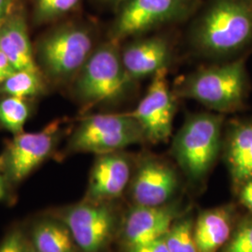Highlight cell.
<instances>
[{"mask_svg":"<svg viewBox=\"0 0 252 252\" xmlns=\"http://www.w3.org/2000/svg\"><path fill=\"white\" fill-rule=\"evenodd\" d=\"M192 51L204 58L222 59L252 40V0H208L188 30Z\"/></svg>","mask_w":252,"mask_h":252,"instance_id":"obj_1","label":"cell"},{"mask_svg":"<svg viewBox=\"0 0 252 252\" xmlns=\"http://www.w3.org/2000/svg\"><path fill=\"white\" fill-rule=\"evenodd\" d=\"M69 87L85 115L93 108L116 107L135 98L139 81L126 71L121 44L107 39L95 47Z\"/></svg>","mask_w":252,"mask_h":252,"instance_id":"obj_2","label":"cell"},{"mask_svg":"<svg viewBox=\"0 0 252 252\" xmlns=\"http://www.w3.org/2000/svg\"><path fill=\"white\" fill-rule=\"evenodd\" d=\"M94 28L67 22L46 32L34 45L36 64L46 81L69 86L98 45Z\"/></svg>","mask_w":252,"mask_h":252,"instance_id":"obj_3","label":"cell"},{"mask_svg":"<svg viewBox=\"0 0 252 252\" xmlns=\"http://www.w3.org/2000/svg\"><path fill=\"white\" fill-rule=\"evenodd\" d=\"M245 58L202 66L178 79L173 91L179 99L197 101L220 114L239 110L248 94Z\"/></svg>","mask_w":252,"mask_h":252,"instance_id":"obj_4","label":"cell"},{"mask_svg":"<svg viewBox=\"0 0 252 252\" xmlns=\"http://www.w3.org/2000/svg\"><path fill=\"white\" fill-rule=\"evenodd\" d=\"M224 115L212 111L191 113L172 144V153L189 180L199 181L212 168L220 153Z\"/></svg>","mask_w":252,"mask_h":252,"instance_id":"obj_5","label":"cell"},{"mask_svg":"<svg viewBox=\"0 0 252 252\" xmlns=\"http://www.w3.org/2000/svg\"><path fill=\"white\" fill-rule=\"evenodd\" d=\"M203 0H125L108 31V39L122 43L160 27L186 22L197 13Z\"/></svg>","mask_w":252,"mask_h":252,"instance_id":"obj_6","label":"cell"},{"mask_svg":"<svg viewBox=\"0 0 252 252\" xmlns=\"http://www.w3.org/2000/svg\"><path fill=\"white\" fill-rule=\"evenodd\" d=\"M143 141L141 127L128 111L95 113L81 117L68 138L65 153H116Z\"/></svg>","mask_w":252,"mask_h":252,"instance_id":"obj_7","label":"cell"},{"mask_svg":"<svg viewBox=\"0 0 252 252\" xmlns=\"http://www.w3.org/2000/svg\"><path fill=\"white\" fill-rule=\"evenodd\" d=\"M62 136L60 121L37 132L13 135L0 155V173L9 184L22 182L54 154Z\"/></svg>","mask_w":252,"mask_h":252,"instance_id":"obj_8","label":"cell"},{"mask_svg":"<svg viewBox=\"0 0 252 252\" xmlns=\"http://www.w3.org/2000/svg\"><path fill=\"white\" fill-rule=\"evenodd\" d=\"M168 70H162L152 78L144 96L135 109L128 113L135 119L144 133L146 141L165 142L171 136L178 100L167 81Z\"/></svg>","mask_w":252,"mask_h":252,"instance_id":"obj_9","label":"cell"},{"mask_svg":"<svg viewBox=\"0 0 252 252\" xmlns=\"http://www.w3.org/2000/svg\"><path fill=\"white\" fill-rule=\"evenodd\" d=\"M126 41L121 46V57L126 71L135 81L169 70L175 62V46L164 35H143Z\"/></svg>","mask_w":252,"mask_h":252,"instance_id":"obj_10","label":"cell"},{"mask_svg":"<svg viewBox=\"0 0 252 252\" xmlns=\"http://www.w3.org/2000/svg\"><path fill=\"white\" fill-rule=\"evenodd\" d=\"M61 217L74 242L83 252H99L113 231V214L100 203L76 205L65 209Z\"/></svg>","mask_w":252,"mask_h":252,"instance_id":"obj_11","label":"cell"},{"mask_svg":"<svg viewBox=\"0 0 252 252\" xmlns=\"http://www.w3.org/2000/svg\"><path fill=\"white\" fill-rule=\"evenodd\" d=\"M178 186V176L168 163L157 158L141 159L132 183L136 203L145 207H158L170 198Z\"/></svg>","mask_w":252,"mask_h":252,"instance_id":"obj_12","label":"cell"},{"mask_svg":"<svg viewBox=\"0 0 252 252\" xmlns=\"http://www.w3.org/2000/svg\"><path fill=\"white\" fill-rule=\"evenodd\" d=\"M131 177V162L120 152L97 155L92 167L87 189L91 203L119 196Z\"/></svg>","mask_w":252,"mask_h":252,"instance_id":"obj_13","label":"cell"},{"mask_svg":"<svg viewBox=\"0 0 252 252\" xmlns=\"http://www.w3.org/2000/svg\"><path fill=\"white\" fill-rule=\"evenodd\" d=\"M0 51L15 70L40 72L36 64L27 20L21 11H13L0 24ZM41 73V72H40Z\"/></svg>","mask_w":252,"mask_h":252,"instance_id":"obj_14","label":"cell"},{"mask_svg":"<svg viewBox=\"0 0 252 252\" xmlns=\"http://www.w3.org/2000/svg\"><path fill=\"white\" fill-rule=\"evenodd\" d=\"M174 214L164 207L138 206L133 209L125 225V238L129 247L149 243L164 237L171 229Z\"/></svg>","mask_w":252,"mask_h":252,"instance_id":"obj_15","label":"cell"},{"mask_svg":"<svg viewBox=\"0 0 252 252\" xmlns=\"http://www.w3.org/2000/svg\"><path fill=\"white\" fill-rule=\"evenodd\" d=\"M227 162L234 180H252V122H234L229 128Z\"/></svg>","mask_w":252,"mask_h":252,"instance_id":"obj_16","label":"cell"},{"mask_svg":"<svg viewBox=\"0 0 252 252\" xmlns=\"http://www.w3.org/2000/svg\"><path fill=\"white\" fill-rule=\"evenodd\" d=\"M228 214L222 209L202 214L193 230L198 252H216L230 236Z\"/></svg>","mask_w":252,"mask_h":252,"instance_id":"obj_17","label":"cell"},{"mask_svg":"<svg viewBox=\"0 0 252 252\" xmlns=\"http://www.w3.org/2000/svg\"><path fill=\"white\" fill-rule=\"evenodd\" d=\"M34 248L38 252H74V240L64 224L44 220L32 232Z\"/></svg>","mask_w":252,"mask_h":252,"instance_id":"obj_18","label":"cell"},{"mask_svg":"<svg viewBox=\"0 0 252 252\" xmlns=\"http://www.w3.org/2000/svg\"><path fill=\"white\" fill-rule=\"evenodd\" d=\"M48 81L40 72L32 70H16L0 85L2 95L31 99L45 94Z\"/></svg>","mask_w":252,"mask_h":252,"instance_id":"obj_19","label":"cell"},{"mask_svg":"<svg viewBox=\"0 0 252 252\" xmlns=\"http://www.w3.org/2000/svg\"><path fill=\"white\" fill-rule=\"evenodd\" d=\"M31 115L28 99L10 95L0 98V127L13 135L21 134Z\"/></svg>","mask_w":252,"mask_h":252,"instance_id":"obj_20","label":"cell"},{"mask_svg":"<svg viewBox=\"0 0 252 252\" xmlns=\"http://www.w3.org/2000/svg\"><path fill=\"white\" fill-rule=\"evenodd\" d=\"M81 0H33V22L35 25L48 24L73 12Z\"/></svg>","mask_w":252,"mask_h":252,"instance_id":"obj_21","label":"cell"},{"mask_svg":"<svg viewBox=\"0 0 252 252\" xmlns=\"http://www.w3.org/2000/svg\"><path fill=\"white\" fill-rule=\"evenodd\" d=\"M164 239L170 252H198L189 220L174 226L164 236Z\"/></svg>","mask_w":252,"mask_h":252,"instance_id":"obj_22","label":"cell"},{"mask_svg":"<svg viewBox=\"0 0 252 252\" xmlns=\"http://www.w3.org/2000/svg\"><path fill=\"white\" fill-rule=\"evenodd\" d=\"M226 252H252V222L243 226L236 233Z\"/></svg>","mask_w":252,"mask_h":252,"instance_id":"obj_23","label":"cell"},{"mask_svg":"<svg viewBox=\"0 0 252 252\" xmlns=\"http://www.w3.org/2000/svg\"><path fill=\"white\" fill-rule=\"evenodd\" d=\"M0 252H26L23 235L19 231H12L0 243Z\"/></svg>","mask_w":252,"mask_h":252,"instance_id":"obj_24","label":"cell"},{"mask_svg":"<svg viewBox=\"0 0 252 252\" xmlns=\"http://www.w3.org/2000/svg\"><path fill=\"white\" fill-rule=\"evenodd\" d=\"M129 252H170L164 237L159 238L149 243L135 245L129 247Z\"/></svg>","mask_w":252,"mask_h":252,"instance_id":"obj_25","label":"cell"},{"mask_svg":"<svg viewBox=\"0 0 252 252\" xmlns=\"http://www.w3.org/2000/svg\"><path fill=\"white\" fill-rule=\"evenodd\" d=\"M14 71L16 70L9 62V59L0 51V85Z\"/></svg>","mask_w":252,"mask_h":252,"instance_id":"obj_26","label":"cell"},{"mask_svg":"<svg viewBox=\"0 0 252 252\" xmlns=\"http://www.w3.org/2000/svg\"><path fill=\"white\" fill-rule=\"evenodd\" d=\"M241 199L245 206L252 211V180L247 181L241 192Z\"/></svg>","mask_w":252,"mask_h":252,"instance_id":"obj_27","label":"cell"},{"mask_svg":"<svg viewBox=\"0 0 252 252\" xmlns=\"http://www.w3.org/2000/svg\"><path fill=\"white\" fill-rule=\"evenodd\" d=\"M9 182L5 179V177L0 173V201L4 200L8 196V186Z\"/></svg>","mask_w":252,"mask_h":252,"instance_id":"obj_28","label":"cell"},{"mask_svg":"<svg viewBox=\"0 0 252 252\" xmlns=\"http://www.w3.org/2000/svg\"><path fill=\"white\" fill-rule=\"evenodd\" d=\"M96 3L104 5V6H108V7H113L117 9L118 6L123 3L125 0H94Z\"/></svg>","mask_w":252,"mask_h":252,"instance_id":"obj_29","label":"cell"},{"mask_svg":"<svg viewBox=\"0 0 252 252\" xmlns=\"http://www.w3.org/2000/svg\"><path fill=\"white\" fill-rule=\"evenodd\" d=\"M26 252H38L36 251V249L33 247V248H30V249H27L26 248Z\"/></svg>","mask_w":252,"mask_h":252,"instance_id":"obj_30","label":"cell"}]
</instances>
